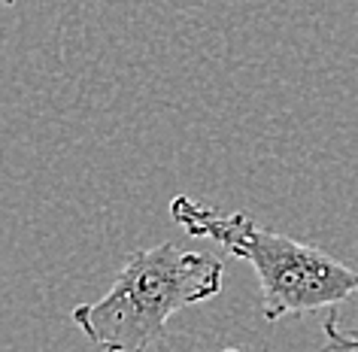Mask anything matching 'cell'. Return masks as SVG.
Instances as JSON below:
<instances>
[{"instance_id": "obj_1", "label": "cell", "mask_w": 358, "mask_h": 352, "mask_svg": "<svg viewBox=\"0 0 358 352\" xmlns=\"http://www.w3.org/2000/svg\"><path fill=\"white\" fill-rule=\"evenodd\" d=\"M225 265L176 243L131 252L101 301L73 307L70 319L101 352H149L167 337V322L185 307L222 292Z\"/></svg>"}, {"instance_id": "obj_5", "label": "cell", "mask_w": 358, "mask_h": 352, "mask_svg": "<svg viewBox=\"0 0 358 352\" xmlns=\"http://www.w3.org/2000/svg\"><path fill=\"white\" fill-rule=\"evenodd\" d=\"M0 3H3V6H13V3H15V0H0Z\"/></svg>"}, {"instance_id": "obj_3", "label": "cell", "mask_w": 358, "mask_h": 352, "mask_svg": "<svg viewBox=\"0 0 358 352\" xmlns=\"http://www.w3.org/2000/svg\"><path fill=\"white\" fill-rule=\"evenodd\" d=\"M322 328H325L328 352H358V334H343V331H340L337 313H331Z\"/></svg>"}, {"instance_id": "obj_4", "label": "cell", "mask_w": 358, "mask_h": 352, "mask_svg": "<svg viewBox=\"0 0 358 352\" xmlns=\"http://www.w3.org/2000/svg\"><path fill=\"white\" fill-rule=\"evenodd\" d=\"M225 352H246V349H240V346H231V349H225Z\"/></svg>"}, {"instance_id": "obj_2", "label": "cell", "mask_w": 358, "mask_h": 352, "mask_svg": "<svg viewBox=\"0 0 358 352\" xmlns=\"http://www.w3.org/2000/svg\"><path fill=\"white\" fill-rule=\"evenodd\" d=\"M170 216L185 234L219 243L228 255L252 265L262 286V316L267 322L337 307L358 295V270L316 246L262 228L246 213H222L189 195H176L170 201Z\"/></svg>"}]
</instances>
